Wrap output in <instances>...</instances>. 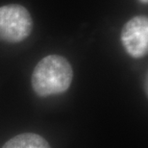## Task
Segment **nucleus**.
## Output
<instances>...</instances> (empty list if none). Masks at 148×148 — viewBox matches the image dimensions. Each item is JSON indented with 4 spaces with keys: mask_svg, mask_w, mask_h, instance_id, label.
<instances>
[{
    "mask_svg": "<svg viewBox=\"0 0 148 148\" xmlns=\"http://www.w3.org/2000/svg\"><path fill=\"white\" fill-rule=\"evenodd\" d=\"M73 79V69L66 58L48 55L38 62L32 74V88L37 95L47 97L69 90Z\"/></svg>",
    "mask_w": 148,
    "mask_h": 148,
    "instance_id": "obj_1",
    "label": "nucleus"
},
{
    "mask_svg": "<svg viewBox=\"0 0 148 148\" xmlns=\"http://www.w3.org/2000/svg\"><path fill=\"white\" fill-rule=\"evenodd\" d=\"M33 29L31 14L21 5L12 4L0 7V38L16 43L30 36Z\"/></svg>",
    "mask_w": 148,
    "mask_h": 148,
    "instance_id": "obj_2",
    "label": "nucleus"
},
{
    "mask_svg": "<svg viewBox=\"0 0 148 148\" xmlns=\"http://www.w3.org/2000/svg\"><path fill=\"white\" fill-rule=\"evenodd\" d=\"M121 42L126 52L135 59L146 56L148 51V18L137 16L124 25L121 31Z\"/></svg>",
    "mask_w": 148,
    "mask_h": 148,
    "instance_id": "obj_3",
    "label": "nucleus"
},
{
    "mask_svg": "<svg viewBox=\"0 0 148 148\" xmlns=\"http://www.w3.org/2000/svg\"><path fill=\"white\" fill-rule=\"evenodd\" d=\"M2 148H51L49 143L40 135L24 133L9 140Z\"/></svg>",
    "mask_w": 148,
    "mask_h": 148,
    "instance_id": "obj_4",
    "label": "nucleus"
},
{
    "mask_svg": "<svg viewBox=\"0 0 148 148\" xmlns=\"http://www.w3.org/2000/svg\"><path fill=\"white\" fill-rule=\"evenodd\" d=\"M140 1H141V2H143V3H147L148 0H140Z\"/></svg>",
    "mask_w": 148,
    "mask_h": 148,
    "instance_id": "obj_5",
    "label": "nucleus"
}]
</instances>
